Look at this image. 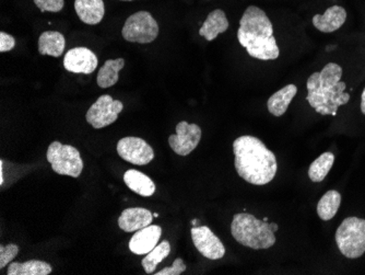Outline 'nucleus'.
Listing matches in <instances>:
<instances>
[{"instance_id": "24", "label": "nucleus", "mask_w": 365, "mask_h": 275, "mask_svg": "<svg viewBox=\"0 0 365 275\" xmlns=\"http://www.w3.org/2000/svg\"><path fill=\"white\" fill-rule=\"evenodd\" d=\"M335 161V156L330 151H326L323 155L319 156L317 159L314 160L312 165L309 166V176L313 182L324 181L328 172L333 167Z\"/></svg>"}, {"instance_id": "16", "label": "nucleus", "mask_w": 365, "mask_h": 275, "mask_svg": "<svg viewBox=\"0 0 365 275\" xmlns=\"http://www.w3.org/2000/svg\"><path fill=\"white\" fill-rule=\"evenodd\" d=\"M75 10L79 19L90 26L100 24L106 14L103 0H76Z\"/></svg>"}, {"instance_id": "3", "label": "nucleus", "mask_w": 365, "mask_h": 275, "mask_svg": "<svg viewBox=\"0 0 365 275\" xmlns=\"http://www.w3.org/2000/svg\"><path fill=\"white\" fill-rule=\"evenodd\" d=\"M341 76V67L329 63L307 79V101L322 116H335L338 109L349 102L350 94L344 92L346 85Z\"/></svg>"}, {"instance_id": "5", "label": "nucleus", "mask_w": 365, "mask_h": 275, "mask_svg": "<svg viewBox=\"0 0 365 275\" xmlns=\"http://www.w3.org/2000/svg\"><path fill=\"white\" fill-rule=\"evenodd\" d=\"M340 252L348 259H358L365 254V219L348 217L336 231Z\"/></svg>"}, {"instance_id": "25", "label": "nucleus", "mask_w": 365, "mask_h": 275, "mask_svg": "<svg viewBox=\"0 0 365 275\" xmlns=\"http://www.w3.org/2000/svg\"><path fill=\"white\" fill-rule=\"evenodd\" d=\"M171 252V245L168 240H164L160 245H158L155 249L151 250L147 256L143 259L141 264L148 274H153L160 262L163 261L164 259L168 258Z\"/></svg>"}, {"instance_id": "29", "label": "nucleus", "mask_w": 365, "mask_h": 275, "mask_svg": "<svg viewBox=\"0 0 365 275\" xmlns=\"http://www.w3.org/2000/svg\"><path fill=\"white\" fill-rule=\"evenodd\" d=\"M16 46V39L6 32L0 34V52L5 53L14 50Z\"/></svg>"}, {"instance_id": "13", "label": "nucleus", "mask_w": 365, "mask_h": 275, "mask_svg": "<svg viewBox=\"0 0 365 275\" xmlns=\"http://www.w3.org/2000/svg\"><path fill=\"white\" fill-rule=\"evenodd\" d=\"M161 235L162 229L158 225H149L145 229H139L129 241V250L139 256L149 254L157 247Z\"/></svg>"}, {"instance_id": "34", "label": "nucleus", "mask_w": 365, "mask_h": 275, "mask_svg": "<svg viewBox=\"0 0 365 275\" xmlns=\"http://www.w3.org/2000/svg\"><path fill=\"white\" fill-rule=\"evenodd\" d=\"M120 1H133V0H120Z\"/></svg>"}, {"instance_id": "6", "label": "nucleus", "mask_w": 365, "mask_h": 275, "mask_svg": "<svg viewBox=\"0 0 365 275\" xmlns=\"http://www.w3.org/2000/svg\"><path fill=\"white\" fill-rule=\"evenodd\" d=\"M46 157L53 170L61 176L78 178L83 170V160L80 151L71 145L53 141L47 149Z\"/></svg>"}, {"instance_id": "19", "label": "nucleus", "mask_w": 365, "mask_h": 275, "mask_svg": "<svg viewBox=\"0 0 365 275\" xmlns=\"http://www.w3.org/2000/svg\"><path fill=\"white\" fill-rule=\"evenodd\" d=\"M66 40L57 31H46L38 39V52L41 55L59 57L65 51Z\"/></svg>"}, {"instance_id": "11", "label": "nucleus", "mask_w": 365, "mask_h": 275, "mask_svg": "<svg viewBox=\"0 0 365 275\" xmlns=\"http://www.w3.org/2000/svg\"><path fill=\"white\" fill-rule=\"evenodd\" d=\"M192 242L195 247L202 256L210 260H219L225 254V247L220 238L212 233L207 226H192Z\"/></svg>"}, {"instance_id": "21", "label": "nucleus", "mask_w": 365, "mask_h": 275, "mask_svg": "<svg viewBox=\"0 0 365 275\" xmlns=\"http://www.w3.org/2000/svg\"><path fill=\"white\" fill-rule=\"evenodd\" d=\"M125 59H108L104 63L102 69L98 71V77H96V83L98 87L108 89L112 87L115 84H118V74L124 69Z\"/></svg>"}, {"instance_id": "30", "label": "nucleus", "mask_w": 365, "mask_h": 275, "mask_svg": "<svg viewBox=\"0 0 365 275\" xmlns=\"http://www.w3.org/2000/svg\"><path fill=\"white\" fill-rule=\"evenodd\" d=\"M361 111L365 116V88L362 92V96H361Z\"/></svg>"}, {"instance_id": "27", "label": "nucleus", "mask_w": 365, "mask_h": 275, "mask_svg": "<svg viewBox=\"0 0 365 275\" xmlns=\"http://www.w3.org/2000/svg\"><path fill=\"white\" fill-rule=\"evenodd\" d=\"M36 7L42 12H59L63 10V0H34Z\"/></svg>"}, {"instance_id": "9", "label": "nucleus", "mask_w": 365, "mask_h": 275, "mask_svg": "<svg viewBox=\"0 0 365 275\" xmlns=\"http://www.w3.org/2000/svg\"><path fill=\"white\" fill-rule=\"evenodd\" d=\"M118 153L122 159L136 166H145L153 161V147L139 137H125L118 144Z\"/></svg>"}, {"instance_id": "15", "label": "nucleus", "mask_w": 365, "mask_h": 275, "mask_svg": "<svg viewBox=\"0 0 365 275\" xmlns=\"http://www.w3.org/2000/svg\"><path fill=\"white\" fill-rule=\"evenodd\" d=\"M346 20V11L340 6L328 8L324 14H315L313 24L317 30L324 34H331L339 30Z\"/></svg>"}, {"instance_id": "7", "label": "nucleus", "mask_w": 365, "mask_h": 275, "mask_svg": "<svg viewBox=\"0 0 365 275\" xmlns=\"http://www.w3.org/2000/svg\"><path fill=\"white\" fill-rule=\"evenodd\" d=\"M122 34L128 42L148 44L159 36V26L150 12L138 11L126 20Z\"/></svg>"}, {"instance_id": "20", "label": "nucleus", "mask_w": 365, "mask_h": 275, "mask_svg": "<svg viewBox=\"0 0 365 275\" xmlns=\"http://www.w3.org/2000/svg\"><path fill=\"white\" fill-rule=\"evenodd\" d=\"M297 92V88L295 85H288L279 90L268 99V111L274 116H284Z\"/></svg>"}, {"instance_id": "26", "label": "nucleus", "mask_w": 365, "mask_h": 275, "mask_svg": "<svg viewBox=\"0 0 365 275\" xmlns=\"http://www.w3.org/2000/svg\"><path fill=\"white\" fill-rule=\"evenodd\" d=\"M19 252V247L14 244L7 246H0V269L5 268L11 262Z\"/></svg>"}, {"instance_id": "1", "label": "nucleus", "mask_w": 365, "mask_h": 275, "mask_svg": "<svg viewBox=\"0 0 365 275\" xmlns=\"http://www.w3.org/2000/svg\"><path fill=\"white\" fill-rule=\"evenodd\" d=\"M235 165L242 179L254 186H264L276 176V155L257 137L244 135L233 141Z\"/></svg>"}, {"instance_id": "8", "label": "nucleus", "mask_w": 365, "mask_h": 275, "mask_svg": "<svg viewBox=\"0 0 365 275\" xmlns=\"http://www.w3.org/2000/svg\"><path fill=\"white\" fill-rule=\"evenodd\" d=\"M123 109L124 104L120 100H114L108 94H103L88 110L86 119L94 129H103L116 122Z\"/></svg>"}, {"instance_id": "18", "label": "nucleus", "mask_w": 365, "mask_h": 275, "mask_svg": "<svg viewBox=\"0 0 365 275\" xmlns=\"http://www.w3.org/2000/svg\"><path fill=\"white\" fill-rule=\"evenodd\" d=\"M124 181L133 192L137 193L139 196L148 198V196L155 194V182L147 174H143L138 170H127L124 174Z\"/></svg>"}, {"instance_id": "14", "label": "nucleus", "mask_w": 365, "mask_h": 275, "mask_svg": "<svg viewBox=\"0 0 365 275\" xmlns=\"http://www.w3.org/2000/svg\"><path fill=\"white\" fill-rule=\"evenodd\" d=\"M153 214L143 207H131L125 209L118 219V226L126 233L145 229L153 223Z\"/></svg>"}, {"instance_id": "33", "label": "nucleus", "mask_w": 365, "mask_h": 275, "mask_svg": "<svg viewBox=\"0 0 365 275\" xmlns=\"http://www.w3.org/2000/svg\"><path fill=\"white\" fill-rule=\"evenodd\" d=\"M153 217H159V214H158V213H155V214H153Z\"/></svg>"}, {"instance_id": "10", "label": "nucleus", "mask_w": 365, "mask_h": 275, "mask_svg": "<svg viewBox=\"0 0 365 275\" xmlns=\"http://www.w3.org/2000/svg\"><path fill=\"white\" fill-rule=\"evenodd\" d=\"M202 139V129L197 124L182 121L176 125V134L169 137L170 147L180 156H187L198 146Z\"/></svg>"}, {"instance_id": "22", "label": "nucleus", "mask_w": 365, "mask_h": 275, "mask_svg": "<svg viewBox=\"0 0 365 275\" xmlns=\"http://www.w3.org/2000/svg\"><path fill=\"white\" fill-rule=\"evenodd\" d=\"M53 268L51 264L40 260H30V261L19 264L12 262L8 266V275H48L52 273Z\"/></svg>"}, {"instance_id": "12", "label": "nucleus", "mask_w": 365, "mask_h": 275, "mask_svg": "<svg viewBox=\"0 0 365 275\" xmlns=\"http://www.w3.org/2000/svg\"><path fill=\"white\" fill-rule=\"evenodd\" d=\"M98 57L88 47H75L66 53L63 67L66 71L75 74L93 73L98 67Z\"/></svg>"}, {"instance_id": "23", "label": "nucleus", "mask_w": 365, "mask_h": 275, "mask_svg": "<svg viewBox=\"0 0 365 275\" xmlns=\"http://www.w3.org/2000/svg\"><path fill=\"white\" fill-rule=\"evenodd\" d=\"M340 203H341L340 193L335 190L328 191L317 204V214H319V219L322 221L333 219L337 214Z\"/></svg>"}, {"instance_id": "31", "label": "nucleus", "mask_w": 365, "mask_h": 275, "mask_svg": "<svg viewBox=\"0 0 365 275\" xmlns=\"http://www.w3.org/2000/svg\"><path fill=\"white\" fill-rule=\"evenodd\" d=\"M270 229H272V231H277L279 229L278 225L276 223H269Z\"/></svg>"}, {"instance_id": "4", "label": "nucleus", "mask_w": 365, "mask_h": 275, "mask_svg": "<svg viewBox=\"0 0 365 275\" xmlns=\"http://www.w3.org/2000/svg\"><path fill=\"white\" fill-rule=\"evenodd\" d=\"M231 233L239 244L254 250L269 249L276 242V236L269 223L247 213L235 215Z\"/></svg>"}, {"instance_id": "2", "label": "nucleus", "mask_w": 365, "mask_h": 275, "mask_svg": "<svg viewBox=\"0 0 365 275\" xmlns=\"http://www.w3.org/2000/svg\"><path fill=\"white\" fill-rule=\"evenodd\" d=\"M237 39L253 59L274 61L280 55L272 21L266 12L256 6L247 7L242 16Z\"/></svg>"}, {"instance_id": "28", "label": "nucleus", "mask_w": 365, "mask_h": 275, "mask_svg": "<svg viewBox=\"0 0 365 275\" xmlns=\"http://www.w3.org/2000/svg\"><path fill=\"white\" fill-rule=\"evenodd\" d=\"M186 270L185 262L182 261V259L178 258L173 262V266L169 268H164L163 270L155 273V275H180L184 271Z\"/></svg>"}, {"instance_id": "17", "label": "nucleus", "mask_w": 365, "mask_h": 275, "mask_svg": "<svg viewBox=\"0 0 365 275\" xmlns=\"http://www.w3.org/2000/svg\"><path fill=\"white\" fill-rule=\"evenodd\" d=\"M227 29H229V21L225 11L215 9L208 14V17L199 30V34L204 36L207 41H212L217 39L219 34L225 32Z\"/></svg>"}, {"instance_id": "32", "label": "nucleus", "mask_w": 365, "mask_h": 275, "mask_svg": "<svg viewBox=\"0 0 365 275\" xmlns=\"http://www.w3.org/2000/svg\"><path fill=\"white\" fill-rule=\"evenodd\" d=\"M192 226H197V219H192Z\"/></svg>"}]
</instances>
